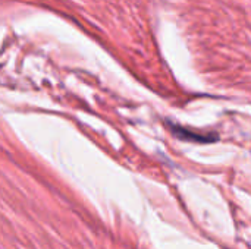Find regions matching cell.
I'll use <instances>...</instances> for the list:
<instances>
[{
	"label": "cell",
	"instance_id": "1",
	"mask_svg": "<svg viewBox=\"0 0 251 249\" xmlns=\"http://www.w3.org/2000/svg\"><path fill=\"white\" fill-rule=\"evenodd\" d=\"M174 128V134L178 135L181 139H194V141H203V142H209V141H213L216 139L218 136H212V135H194L193 132L187 131V129H181L179 126H172Z\"/></svg>",
	"mask_w": 251,
	"mask_h": 249
}]
</instances>
